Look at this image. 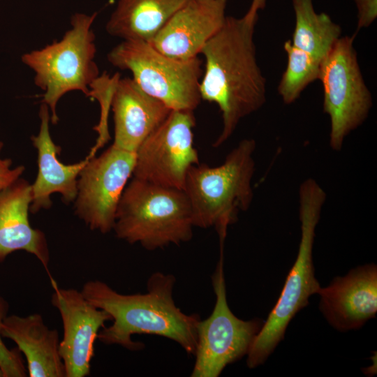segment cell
Instances as JSON below:
<instances>
[{
  "label": "cell",
  "mask_w": 377,
  "mask_h": 377,
  "mask_svg": "<svg viewBox=\"0 0 377 377\" xmlns=\"http://www.w3.org/2000/svg\"><path fill=\"white\" fill-rule=\"evenodd\" d=\"M319 309L336 330L361 327L377 313V268L374 263L351 269L320 288Z\"/></svg>",
  "instance_id": "14"
},
{
  "label": "cell",
  "mask_w": 377,
  "mask_h": 377,
  "mask_svg": "<svg viewBox=\"0 0 377 377\" xmlns=\"http://www.w3.org/2000/svg\"><path fill=\"white\" fill-rule=\"evenodd\" d=\"M193 228L184 190L133 177L121 195L113 230L119 239L153 251L190 241Z\"/></svg>",
  "instance_id": "5"
},
{
  "label": "cell",
  "mask_w": 377,
  "mask_h": 377,
  "mask_svg": "<svg viewBox=\"0 0 377 377\" xmlns=\"http://www.w3.org/2000/svg\"><path fill=\"white\" fill-rule=\"evenodd\" d=\"M8 310V302L0 297V369L3 377H24L27 371L19 353L8 349L2 340L1 325Z\"/></svg>",
  "instance_id": "23"
},
{
  "label": "cell",
  "mask_w": 377,
  "mask_h": 377,
  "mask_svg": "<svg viewBox=\"0 0 377 377\" xmlns=\"http://www.w3.org/2000/svg\"><path fill=\"white\" fill-rule=\"evenodd\" d=\"M223 252L212 283L216 302L211 315L200 320L192 377H218L225 367L246 355L263 323L260 319L244 320L231 311L226 297Z\"/></svg>",
  "instance_id": "9"
},
{
  "label": "cell",
  "mask_w": 377,
  "mask_h": 377,
  "mask_svg": "<svg viewBox=\"0 0 377 377\" xmlns=\"http://www.w3.org/2000/svg\"><path fill=\"white\" fill-rule=\"evenodd\" d=\"M135 153L111 145L93 156L81 170L75 212L92 230H113L117 209L128 179L133 176Z\"/></svg>",
  "instance_id": "11"
},
{
  "label": "cell",
  "mask_w": 377,
  "mask_h": 377,
  "mask_svg": "<svg viewBox=\"0 0 377 377\" xmlns=\"http://www.w3.org/2000/svg\"><path fill=\"white\" fill-rule=\"evenodd\" d=\"M292 3L295 24L290 42L321 62L341 37V27L325 13H316L313 0Z\"/></svg>",
  "instance_id": "20"
},
{
  "label": "cell",
  "mask_w": 377,
  "mask_h": 377,
  "mask_svg": "<svg viewBox=\"0 0 377 377\" xmlns=\"http://www.w3.org/2000/svg\"><path fill=\"white\" fill-rule=\"evenodd\" d=\"M176 282L171 274L154 272L148 279L147 293L124 295L99 280L89 281L81 290L94 306L106 311L112 324L103 327L97 338L108 345L135 351L144 344L132 339L134 334L163 337L177 343L188 355L197 346L198 314H186L173 299Z\"/></svg>",
  "instance_id": "2"
},
{
  "label": "cell",
  "mask_w": 377,
  "mask_h": 377,
  "mask_svg": "<svg viewBox=\"0 0 377 377\" xmlns=\"http://www.w3.org/2000/svg\"><path fill=\"white\" fill-rule=\"evenodd\" d=\"M3 143L0 141V152ZM12 160L0 157V192L17 181L25 170L24 166L18 165L11 168Z\"/></svg>",
  "instance_id": "25"
},
{
  "label": "cell",
  "mask_w": 377,
  "mask_h": 377,
  "mask_svg": "<svg viewBox=\"0 0 377 377\" xmlns=\"http://www.w3.org/2000/svg\"><path fill=\"white\" fill-rule=\"evenodd\" d=\"M195 126L194 111L171 110L135 151L133 177L184 190L189 169L200 163Z\"/></svg>",
  "instance_id": "10"
},
{
  "label": "cell",
  "mask_w": 377,
  "mask_h": 377,
  "mask_svg": "<svg viewBox=\"0 0 377 377\" xmlns=\"http://www.w3.org/2000/svg\"><path fill=\"white\" fill-rule=\"evenodd\" d=\"M355 38L341 36L320 66L323 112L330 118V146L335 151L341 150L346 137L365 121L373 105L354 47Z\"/></svg>",
  "instance_id": "8"
},
{
  "label": "cell",
  "mask_w": 377,
  "mask_h": 377,
  "mask_svg": "<svg viewBox=\"0 0 377 377\" xmlns=\"http://www.w3.org/2000/svg\"><path fill=\"white\" fill-rule=\"evenodd\" d=\"M120 78L118 73L113 75L104 73L99 75L89 86V92L87 96H91L98 101L101 114L98 124L94 127V130L98 133V137L95 145L90 149L87 156L89 158L94 156L98 150L102 148L110 139L108 130V116L111 109L112 97Z\"/></svg>",
  "instance_id": "22"
},
{
  "label": "cell",
  "mask_w": 377,
  "mask_h": 377,
  "mask_svg": "<svg viewBox=\"0 0 377 377\" xmlns=\"http://www.w3.org/2000/svg\"><path fill=\"white\" fill-rule=\"evenodd\" d=\"M267 0H252L251 6L245 15L249 17H258V11L263 10L266 6Z\"/></svg>",
  "instance_id": "26"
},
{
  "label": "cell",
  "mask_w": 377,
  "mask_h": 377,
  "mask_svg": "<svg viewBox=\"0 0 377 377\" xmlns=\"http://www.w3.org/2000/svg\"><path fill=\"white\" fill-rule=\"evenodd\" d=\"M357 10V29L353 34L363 28L369 27L377 17V0H354Z\"/></svg>",
  "instance_id": "24"
},
{
  "label": "cell",
  "mask_w": 377,
  "mask_h": 377,
  "mask_svg": "<svg viewBox=\"0 0 377 377\" xmlns=\"http://www.w3.org/2000/svg\"><path fill=\"white\" fill-rule=\"evenodd\" d=\"M256 145L253 139H244L221 165L199 163L187 173L184 191L191 205L193 226L214 228L220 245H223L228 228L237 221L238 214L251 206Z\"/></svg>",
  "instance_id": "3"
},
{
  "label": "cell",
  "mask_w": 377,
  "mask_h": 377,
  "mask_svg": "<svg viewBox=\"0 0 377 377\" xmlns=\"http://www.w3.org/2000/svg\"><path fill=\"white\" fill-rule=\"evenodd\" d=\"M226 6L227 0H189L148 43L170 57H198L224 24Z\"/></svg>",
  "instance_id": "13"
},
{
  "label": "cell",
  "mask_w": 377,
  "mask_h": 377,
  "mask_svg": "<svg viewBox=\"0 0 377 377\" xmlns=\"http://www.w3.org/2000/svg\"><path fill=\"white\" fill-rule=\"evenodd\" d=\"M258 19L227 16L201 50V99L216 103L222 117V130L214 147L228 140L239 121L266 101V80L258 64L253 36Z\"/></svg>",
  "instance_id": "1"
},
{
  "label": "cell",
  "mask_w": 377,
  "mask_h": 377,
  "mask_svg": "<svg viewBox=\"0 0 377 377\" xmlns=\"http://www.w3.org/2000/svg\"><path fill=\"white\" fill-rule=\"evenodd\" d=\"M40 119L38 135L31 138L38 154V174L31 184L32 201L30 211L36 213L41 209H48L52 205L50 195H61L66 203L75 200L79 174L88 161L84 160L66 165L58 158L61 147L52 140L50 132V114L48 106L42 103L39 110Z\"/></svg>",
  "instance_id": "16"
},
{
  "label": "cell",
  "mask_w": 377,
  "mask_h": 377,
  "mask_svg": "<svg viewBox=\"0 0 377 377\" xmlns=\"http://www.w3.org/2000/svg\"><path fill=\"white\" fill-rule=\"evenodd\" d=\"M96 16L97 13H74L71 28L61 40L22 56V61L34 73L35 84L44 91L42 103L48 106L54 124L59 121L57 105L61 98L72 91L87 96L90 84L100 75L92 29Z\"/></svg>",
  "instance_id": "6"
},
{
  "label": "cell",
  "mask_w": 377,
  "mask_h": 377,
  "mask_svg": "<svg viewBox=\"0 0 377 377\" xmlns=\"http://www.w3.org/2000/svg\"><path fill=\"white\" fill-rule=\"evenodd\" d=\"M111 109L114 125L112 145L134 153L171 112L163 103L144 92L131 77L119 79Z\"/></svg>",
  "instance_id": "15"
},
{
  "label": "cell",
  "mask_w": 377,
  "mask_h": 377,
  "mask_svg": "<svg viewBox=\"0 0 377 377\" xmlns=\"http://www.w3.org/2000/svg\"><path fill=\"white\" fill-rule=\"evenodd\" d=\"M1 333L2 337L14 341L25 355L30 377H66L58 332L45 325L41 315L6 316Z\"/></svg>",
  "instance_id": "18"
},
{
  "label": "cell",
  "mask_w": 377,
  "mask_h": 377,
  "mask_svg": "<svg viewBox=\"0 0 377 377\" xmlns=\"http://www.w3.org/2000/svg\"><path fill=\"white\" fill-rule=\"evenodd\" d=\"M288 62L278 85V93L285 104H292L304 89L318 80L320 63L304 51L295 47L290 40L283 44Z\"/></svg>",
  "instance_id": "21"
},
{
  "label": "cell",
  "mask_w": 377,
  "mask_h": 377,
  "mask_svg": "<svg viewBox=\"0 0 377 377\" xmlns=\"http://www.w3.org/2000/svg\"><path fill=\"white\" fill-rule=\"evenodd\" d=\"M0 377H3V373H2V371H1V369H0Z\"/></svg>",
  "instance_id": "27"
},
{
  "label": "cell",
  "mask_w": 377,
  "mask_h": 377,
  "mask_svg": "<svg viewBox=\"0 0 377 377\" xmlns=\"http://www.w3.org/2000/svg\"><path fill=\"white\" fill-rule=\"evenodd\" d=\"M52 282L54 292L51 302L59 311L63 325L59 351L66 377H84L90 373L94 342L111 317L91 304L81 290L61 288L54 280Z\"/></svg>",
  "instance_id": "12"
},
{
  "label": "cell",
  "mask_w": 377,
  "mask_h": 377,
  "mask_svg": "<svg viewBox=\"0 0 377 377\" xmlns=\"http://www.w3.org/2000/svg\"><path fill=\"white\" fill-rule=\"evenodd\" d=\"M114 67L128 71L147 94L171 110L194 111L202 99L200 83L203 60L199 56L180 59L168 57L143 40H122L108 54Z\"/></svg>",
  "instance_id": "7"
},
{
  "label": "cell",
  "mask_w": 377,
  "mask_h": 377,
  "mask_svg": "<svg viewBox=\"0 0 377 377\" xmlns=\"http://www.w3.org/2000/svg\"><path fill=\"white\" fill-rule=\"evenodd\" d=\"M189 0H118L106 31L122 40L149 42Z\"/></svg>",
  "instance_id": "19"
},
{
  "label": "cell",
  "mask_w": 377,
  "mask_h": 377,
  "mask_svg": "<svg viewBox=\"0 0 377 377\" xmlns=\"http://www.w3.org/2000/svg\"><path fill=\"white\" fill-rule=\"evenodd\" d=\"M301 239L296 260L290 270L281 295L256 335L246 356L249 368L263 364L283 339L289 323L318 294L320 286L315 277L313 246L316 228L325 202L326 194L311 178L300 188Z\"/></svg>",
  "instance_id": "4"
},
{
  "label": "cell",
  "mask_w": 377,
  "mask_h": 377,
  "mask_svg": "<svg viewBox=\"0 0 377 377\" xmlns=\"http://www.w3.org/2000/svg\"><path fill=\"white\" fill-rule=\"evenodd\" d=\"M31 184L19 179L0 192V263L11 253L25 251L47 269L50 253L44 233L29 221Z\"/></svg>",
  "instance_id": "17"
}]
</instances>
